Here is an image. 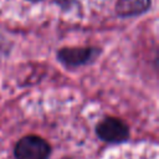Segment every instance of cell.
Instances as JSON below:
<instances>
[{
	"instance_id": "6da1fadb",
	"label": "cell",
	"mask_w": 159,
	"mask_h": 159,
	"mask_svg": "<svg viewBox=\"0 0 159 159\" xmlns=\"http://www.w3.org/2000/svg\"><path fill=\"white\" fill-rule=\"evenodd\" d=\"M50 145L46 140L36 135H27L20 139L15 147L16 159H47Z\"/></svg>"
},
{
	"instance_id": "7a4b0ae2",
	"label": "cell",
	"mask_w": 159,
	"mask_h": 159,
	"mask_svg": "<svg viewBox=\"0 0 159 159\" xmlns=\"http://www.w3.org/2000/svg\"><path fill=\"white\" fill-rule=\"evenodd\" d=\"M98 137L108 143H119L129 137L128 127L118 118H106L97 125Z\"/></svg>"
},
{
	"instance_id": "3957f363",
	"label": "cell",
	"mask_w": 159,
	"mask_h": 159,
	"mask_svg": "<svg viewBox=\"0 0 159 159\" xmlns=\"http://www.w3.org/2000/svg\"><path fill=\"white\" fill-rule=\"evenodd\" d=\"M93 50L88 47H75L62 48L58 51V58L67 66H80L88 62L93 57Z\"/></svg>"
},
{
	"instance_id": "277c9868",
	"label": "cell",
	"mask_w": 159,
	"mask_h": 159,
	"mask_svg": "<svg viewBox=\"0 0 159 159\" xmlns=\"http://www.w3.org/2000/svg\"><path fill=\"white\" fill-rule=\"evenodd\" d=\"M150 0H118L116 11L120 16H134L147 11Z\"/></svg>"
},
{
	"instance_id": "5b68a950",
	"label": "cell",
	"mask_w": 159,
	"mask_h": 159,
	"mask_svg": "<svg viewBox=\"0 0 159 159\" xmlns=\"http://www.w3.org/2000/svg\"><path fill=\"white\" fill-rule=\"evenodd\" d=\"M30 1H40V0H30Z\"/></svg>"
}]
</instances>
